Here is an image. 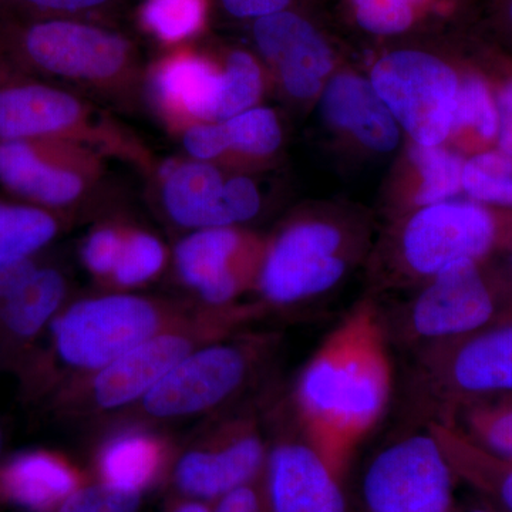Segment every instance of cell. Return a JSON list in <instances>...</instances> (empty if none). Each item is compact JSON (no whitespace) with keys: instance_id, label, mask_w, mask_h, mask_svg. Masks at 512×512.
<instances>
[{"instance_id":"15","label":"cell","mask_w":512,"mask_h":512,"mask_svg":"<svg viewBox=\"0 0 512 512\" xmlns=\"http://www.w3.org/2000/svg\"><path fill=\"white\" fill-rule=\"evenodd\" d=\"M265 248L234 227L192 231L178 242L174 266L178 279L207 308H231L256 285Z\"/></svg>"},{"instance_id":"3","label":"cell","mask_w":512,"mask_h":512,"mask_svg":"<svg viewBox=\"0 0 512 512\" xmlns=\"http://www.w3.org/2000/svg\"><path fill=\"white\" fill-rule=\"evenodd\" d=\"M258 303L231 308L200 306L191 316L131 349L96 372L64 384L49 397L56 416L89 420L123 413L185 356L242 330L262 315Z\"/></svg>"},{"instance_id":"29","label":"cell","mask_w":512,"mask_h":512,"mask_svg":"<svg viewBox=\"0 0 512 512\" xmlns=\"http://www.w3.org/2000/svg\"><path fill=\"white\" fill-rule=\"evenodd\" d=\"M205 0H147L141 20L151 35L165 43L187 39L202 28Z\"/></svg>"},{"instance_id":"17","label":"cell","mask_w":512,"mask_h":512,"mask_svg":"<svg viewBox=\"0 0 512 512\" xmlns=\"http://www.w3.org/2000/svg\"><path fill=\"white\" fill-rule=\"evenodd\" d=\"M262 487L271 512H349L342 477L298 427L268 447Z\"/></svg>"},{"instance_id":"43","label":"cell","mask_w":512,"mask_h":512,"mask_svg":"<svg viewBox=\"0 0 512 512\" xmlns=\"http://www.w3.org/2000/svg\"><path fill=\"white\" fill-rule=\"evenodd\" d=\"M8 70H6V67L3 66L2 62H0V86H3V84L12 83V80H10Z\"/></svg>"},{"instance_id":"25","label":"cell","mask_w":512,"mask_h":512,"mask_svg":"<svg viewBox=\"0 0 512 512\" xmlns=\"http://www.w3.org/2000/svg\"><path fill=\"white\" fill-rule=\"evenodd\" d=\"M426 426L439 440L457 478L477 485L485 493L493 495L505 511L512 512V461L471 447L458 436L451 424L430 421Z\"/></svg>"},{"instance_id":"32","label":"cell","mask_w":512,"mask_h":512,"mask_svg":"<svg viewBox=\"0 0 512 512\" xmlns=\"http://www.w3.org/2000/svg\"><path fill=\"white\" fill-rule=\"evenodd\" d=\"M466 126L476 128L484 138H493L498 131L497 107L477 77H468L458 86L453 128Z\"/></svg>"},{"instance_id":"10","label":"cell","mask_w":512,"mask_h":512,"mask_svg":"<svg viewBox=\"0 0 512 512\" xmlns=\"http://www.w3.org/2000/svg\"><path fill=\"white\" fill-rule=\"evenodd\" d=\"M268 447L258 412L252 404H245L218 420L177 458L175 487L192 500H220L261 480Z\"/></svg>"},{"instance_id":"36","label":"cell","mask_w":512,"mask_h":512,"mask_svg":"<svg viewBox=\"0 0 512 512\" xmlns=\"http://www.w3.org/2000/svg\"><path fill=\"white\" fill-rule=\"evenodd\" d=\"M474 427L488 453L512 461V403L493 412L477 414Z\"/></svg>"},{"instance_id":"41","label":"cell","mask_w":512,"mask_h":512,"mask_svg":"<svg viewBox=\"0 0 512 512\" xmlns=\"http://www.w3.org/2000/svg\"><path fill=\"white\" fill-rule=\"evenodd\" d=\"M39 8L52 10H80L101 5L106 0H25Z\"/></svg>"},{"instance_id":"27","label":"cell","mask_w":512,"mask_h":512,"mask_svg":"<svg viewBox=\"0 0 512 512\" xmlns=\"http://www.w3.org/2000/svg\"><path fill=\"white\" fill-rule=\"evenodd\" d=\"M167 262L163 242L143 229L127 228L119 262L114 268L110 284L117 288H136L160 275Z\"/></svg>"},{"instance_id":"22","label":"cell","mask_w":512,"mask_h":512,"mask_svg":"<svg viewBox=\"0 0 512 512\" xmlns=\"http://www.w3.org/2000/svg\"><path fill=\"white\" fill-rule=\"evenodd\" d=\"M322 110L332 126L349 131L372 150H393L399 130L393 114L376 93L372 83L353 74H340L326 87Z\"/></svg>"},{"instance_id":"14","label":"cell","mask_w":512,"mask_h":512,"mask_svg":"<svg viewBox=\"0 0 512 512\" xmlns=\"http://www.w3.org/2000/svg\"><path fill=\"white\" fill-rule=\"evenodd\" d=\"M493 217L476 204L427 205L404 225L397 258L407 275L433 278L460 261H477L494 245Z\"/></svg>"},{"instance_id":"20","label":"cell","mask_w":512,"mask_h":512,"mask_svg":"<svg viewBox=\"0 0 512 512\" xmlns=\"http://www.w3.org/2000/svg\"><path fill=\"white\" fill-rule=\"evenodd\" d=\"M255 39L286 92L296 99L319 92L332 69V53L306 20L282 10L262 16L255 25Z\"/></svg>"},{"instance_id":"19","label":"cell","mask_w":512,"mask_h":512,"mask_svg":"<svg viewBox=\"0 0 512 512\" xmlns=\"http://www.w3.org/2000/svg\"><path fill=\"white\" fill-rule=\"evenodd\" d=\"M69 295L66 275L40 262L0 316V373L18 376Z\"/></svg>"},{"instance_id":"6","label":"cell","mask_w":512,"mask_h":512,"mask_svg":"<svg viewBox=\"0 0 512 512\" xmlns=\"http://www.w3.org/2000/svg\"><path fill=\"white\" fill-rule=\"evenodd\" d=\"M409 392L421 424L444 421L458 397L512 392V323L414 353Z\"/></svg>"},{"instance_id":"8","label":"cell","mask_w":512,"mask_h":512,"mask_svg":"<svg viewBox=\"0 0 512 512\" xmlns=\"http://www.w3.org/2000/svg\"><path fill=\"white\" fill-rule=\"evenodd\" d=\"M495 313L493 293L476 261H460L429 279L412 302L387 318L390 345L416 353L483 330Z\"/></svg>"},{"instance_id":"21","label":"cell","mask_w":512,"mask_h":512,"mask_svg":"<svg viewBox=\"0 0 512 512\" xmlns=\"http://www.w3.org/2000/svg\"><path fill=\"white\" fill-rule=\"evenodd\" d=\"M82 485L77 468L53 451H23L0 466V497L28 512H55Z\"/></svg>"},{"instance_id":"16","label":"cell","mask_w":512,"mask_h":512,"mask_svg":"<svg viewBox=\"0 0 512 512\" xmlns=\"http://www.w3.org/2000/svg\"><path fill=\"white\" fill-rule=\"evenodd\" d=\"M161 180L165 214L177 227L192 231L235 227L252 220L261 208L251 180H225L214 164L205 161H174L164 168Z\"/></svg>"},{"instance_id":"35","label":"cell","mask_w":512,"mask_h":512,"mask_svg":"<svg viewBox=\"0 0 512 512\" xmlns=\"http://www.w3.org/2000/svg\"><path fill=\"white\" fill-rule=\"evenodd\" d=\"M127 227L103 225L90 232L82 248V261L87 271L101 281L109 282L119 262Z\"/></svg>"},{"instance_id":"18","label":"cell","mask_w":512,"mask_h":512,"mask_svg":"<svg viewBox=\"0 0 512 512\" xmlns=\"http://www.w3.org/2000/svg\"><path fill=\"white\" fill-rule=\"evenodd\" d=\"M148 96L165 126L183 134L197 124L220 121L224 70L207 57L178 52L160 60L147 80Z\"/></svg>"},{"instance_id":"26","label":"cell","mask_w":512,"mask_h":512,"mask_svg":"<svg viewBox=\"0 0 512 512\" xmlns=\"http://www.w3.org/2000/svg\"><path fill=\"white\" fill-rule=\"evenodd\" d=\"M55 211L0 200V265L36 258L59 235Z\"/></svg>"},{"instance_id":"11","label":"cell","mask_w":512,"mask_h":512,"mask_svg":"<svg viewBox=\"0 0 512 512\" xmlns=\"http://www.w3.org/2000/svg\"><path fill=\"white\" fill-rule=\"evenodd\" d=\"M372 86L420 146H439L453 130L458 82L453 70L421 52H394L373 67Z\"/></svg>"},{"instance_id":"44","label":"cell","mask_w":512,"mask_h":512,"mask_svg":"<svg viewBox=\"0 0 512 512\" xmlns=\"http://www.w3.org/2000/svg\"><path fill=\"white\" fill-rule=\"evenodd\" d=\"M450 512H493L490 510H487V508H473V510H464V511H457L456 508H453Z\"/></svg>"},{"instance_id":"42","label":"cell","mask_w":512,"mask_h":512,"mask_svg":"<svg viewBox=\"0 0 512 512\" xmlns=\"http://www.w3.org/2000/svg\"><path fill=\"white\" fill-rule=\"evenodd\" d=\"M173 512H212V507L207 504V501L191 500L185 503L178 504Z\"/></svg>"},{"instance_id":"38","label":"cell","mask_w":512,"mask_h":512,"mask_svg":"<svg viewBox=\"0 0 512 512\" xmlns=\"http://www.w3.org/2000/svg\"><path fill=\"white\" fill-rule=\"evenodd\" d=\"M40 265L39 258L23 259L12 264L0 265V316L8 308L13 296L18 293L26 279Z\"/></svg>"},{"instance_id":"40","label":"cell","mask_w":512,"mask_h":512,"mask_svg":"<svg viewBox=\"0 0 512 512\" xmlns=\"http://www.w3.org/2000/svg\"><path fill=\"white\" fill-rule=\"evenodd\" d=\"M288 3L289 0H224L225 8L239 18H262L271 13L281 12Z\"/></svg>"},{"instance_id":"1","label":"cell","mask_w":512,"mask_h":512,"mask_svg":"<svg viewBox=\"0 0 512 512\" xmlns=\"http://www.w3.org/2000/svg\"><path fill=\"white\" fill-rule=\"evenodd\" d=\"M390 346L380 309L359 303L323 339L293 387L296 427L340 477L392 400Z\"/></svg>"},{"instance_id":"39","label":"cell","mask_w":512,"mask_h":512,"mask_svg":"<svg viewBox=\"0 0 512 512\" xmlns=\"http://www.w3.org/2000/svg\"><path fill=\"white\" fill-rule=\"evenodd\" d=\"M498 140L504 154L512 157V82L501 90L498 97Z\"/></svg>"},{"instance_id":"30","label":"cell","mask_w":512,"mask_h":512,"mask_svg":"<svg viewBox=\"0 0 512 512\" xmlns=\"http://www.w3.org/2000/svg\"><path fill=\"white\" fill-rule=\"evenodd\" d=\"M463 187L474 200L512 207V157L485 153L463 168Z\"/></svg>"},{"instance_id":"4","label":"cell","mask_w":512,"mask_h":512,"mask_svg":"<svg viewBox=\"0 0 512 512\" xmlns=\"http://www.w3.org/2000/svg\"><path fill=\"white\" fill-rule=\"evenodd\" d=\"M274 332H235L185 356L133 407L111 420L170 423L227 410L264 376L278 352Z\"/></svg>"},{"instance_id":"45","label":"cell","mask_w":512,"mask_h":512,"mask_svg":"<svg viewBox=\"0 0 512 512\" xmlns=\"http://www.w3.org/2000/svg\"><path fill=\"white\" fill-rule=\"evenodd\" d=\"M3 444H5V433H3L2 426H0V456H2Z\"/></svg>"},{"instance_id":"46","label":"cell","mask_w":512,"mask_h":512,"mask_svg":"<svg viewBox=\"0 0 512 512\" xmlns=\"http://www.w3.org/2000/svg\"><path fill=\"white\" fill-rule=\"evenodd\" d=\"M511 16H512V5H511Z\"/></svg>"},{"instance_id":"12","label":"cell","mask_w":512,"mask_h":512,"mask_svg":"<svg viewBox=\"0 0 512 512\" xmlns=\"http://www.w3.org/2000/svg\"><path fill=\"white\" fill-rule=\"evenodd\" d=\"M103 173V157L52 140H0V184L36 207H70Z\"/></svg>"},{"instance_id":"33","label":"cell","mask_w":512,"mask_h":512,"mask_svg":"<svg viewBox=\"0 0 512 512\" xmlns=\"http://www.w3.org/2000/svg\"><path fill=\"white\" fill-rule=\"evenodd\" d=\"M423 0H353L357 20L369 32L394 35L412 25Z\"/></svg>"},{"instance_id":"31","label":"cell","mask_w":512,"mask_h":512,"mask_svg":"<svg viewBox=\"0 0 512 512\" xmlns=\"http://www.w3.org/2000/svg\"><path fill=\"white\" fill-rule=\"evenodd\" d=\"M224 79L220 121L252 109L264 89L258 63L245 52H235L228 57L224 67Z\"/></svg>"},{"instance_id":"24","label":"cell","mask_w":512,"mask_h":512,"mask_svg":"<svg viewBox=\"0 0 512 512\" xmlns=\"http://www.w3.org/2000/svg\"><path fill=\"white\" fill-rule=\"evenodd\" d=\"M168 458V444L148 426L121 424L97 453L100 483L141 494L157 480Z\"/></svg>"},{"instance_id":"9","label":"cell","mask_w":512,"mask_h":512,"mask_svg":"<svg viewBox=\"0 0 512 512\" xmlns=\"http://www.w3.org/2000/svg\"><path fill=\"white\" fill-rule=\"evenodd\" d=\"M342 229L328 222L291 225L265 248L256 279L262 311L291 308L318 298L348 271Z\"/></svg>"},{"instance_id":"5","label":"cell","mask_w":512,"mask_h":512,"mask_svg":"<svg viewBox=\"0 0 512 512\" xmlns=\"http://www.w3.org/2000/svg\"><path fill=\"white\" fill-rule=\"evenodd\" d=\"M0 140H52L153 168L148 148L107 113L74 94L40 83L0 86Z\"/></svg>"},{"instance_id":"28","label":"cell","mask_w":512,"mask_h":512,"mask_svg":"<svg viewBox=\"0 0 512 512\" xmlns=\"http://www.w3.org/2000/svg\"><path fill=\"white\" fill-rule=\"evenodd\" d=\"M412 158L423 178L417 204L427 207L446 202L463 185L464 165L456 154L437 146L416 144Z\"/></svg>"},{"instance_id":"23","label":"cell","mask_w":512,"mask_h":512,"mask_svg":"<svg viewBox=\"0 0 512 512\" xmlns=\"http://www.w3.org/2000/svg\"><path fill=\"white\" fill-rule=\"evenodd\" d=\"M281 141L282 130L274 111L262 107H252L228 120L198 124L183 136L190 157L211 164L228 154L268 157L278 150Z\"/></svg>"},{"instance_id":"13","label":"cell","mask_w":512,"mask_h":512,"mask_svg":"<svg viewBox=\"0 0 512 512\" xmlns=\"http://www.w3.org/2000/svg\"><path fill=\"white\" fill-rule=\"evenodd\" d=\"M23 50L40 72L103 92H123L136 80L126 40L92 26L37 23L26 32Z\"/></svg>"},{"instance_id":"2","label":"cell","mask_w":512,"mask_h":512,"mask_svg":"<svg viewBox=\"0 0 512 512\" xmlns=\"http://www.w3.org/2000/svg\"><path fill=\"white\" fill-rule=\"evenodd\" d=\"M194 299L90 296L66 303L18 379L30 400L49 399L64 384L109 365L200 308Z\"/></svg>"},{"instance_id":"7","label":"cell","mask_w":512,"mask_h":512,"mask_svg":"<svg viewBox=\"0 0 512 512\" xmlns=\"http://www.w3.org/2000/svg\"><path fill=\"white\" fill-rule=\"evenodd\" d=\"M456 478L439 440L421 424L367 461L360 504L363 512H450Z\"/></svg>"},{"instance_id":"37","label":"cell","mask_w":512,"mask_h":512,"mask_svg":"<svg viewBox=\"0 0 512 512\" xmlns=\"http://www.w3.org/2000/svg\"><path fill=\"white\" fill-rule=\"evenodd\" d=\"M212 512H271L266 503L262 478L225 494L215 501Z\"/></svg>"},{"instance_id":"34","label":"cell","mask_w":512,"mask_h":512,"mask_svg":"<svg viewBox=\"0 0 512 512\" xmlns=\"http://www.w3.org/2000/svg\"><path fill=\"white\" fill-rule=\"evenodd\" d=\"M141 494L99 483L82 485L55 512H138Z\"/></svg>"}]
</instances>
